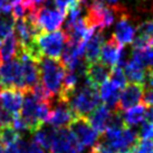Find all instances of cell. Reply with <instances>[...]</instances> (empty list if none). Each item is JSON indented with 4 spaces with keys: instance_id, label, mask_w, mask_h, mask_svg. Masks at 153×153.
I'll use <instances>...</instances> for the list:
<instances>
[{
    "instance_id": "obj_1",
    "label": "cell",
    "mask_w": 153,
    "mask_h": 153,
    "mask_svg": "<svg viewBox=\"0 0 153 153\" xmlns=\"http://www.w3.org/2000/svg\"><path fill=\"white\" fill-rule=\"evenodd\" d=\"M39 77L46 89L54 96L58 97L63 88V83L66 75V67L60 59H53L43 57L38 62Z\"/></svg>"
},
{
    "instance_id": "obj_2",
    "label": "cell",
    "mask_w": 153,
    "mask_h": 153,
    "mask_svg": "<svg viewBox=\"0 0 153 153\" xmlns=\"http://www.w3.org/2000/svg\"><path fill=\"white\" fill-rule=\"evenodd\" d=\"M101 97L98 87L84 81L79 88H76L68 100V104L78 117H87L100 105Z\"/></svg>"
},
{
    "instance_id": "obj_3",
    "label": "cell",
    "mask_w": 153,
    "mask_h": 153,
    "mask_svg": "<svg viewBox=\"0 0 153 153\" xmlns=\"http://www.w3.org/2000/svg\"><path fill=\"white\" fill-rule=\"evenodd\" d=\"M27 16L34 18L43 33H53L63 26L66 13L57 8L53 0H47L45 4L42 6L36 13H29Z\"/></svg>"
},
{
    "instance_id": "obj_4",
    "label": "cell",
    "mask_w": 153,
    "mask_h": 153,
    "mask_svg": "<svg viewBox=\"0 0 153 153\" xmlns=\"http://www.w3.org/2000/svg\"><path fill=\"white\" fill-rule=\"evenodd\" d=\"M67 43V37L63 30L39 35L36 39L42 55L53 59H59Z\"/></svg>"
},
{
    "instance_id": "obj_5",
    "label": "cell",
    "mask_w": 153,
    "mask_h": 153,
    "mask_svg": "<svg viewBox=\"0 0 153 153\" xmlns=\"http://www.w3.org/2000/svg\"><path fill=\"white\" fill-rule=\"evenodd\" d=\"M19 89L25 92L22 63L18 58L0 63V91Z\"/></svg>"
},
{
    "instance_id": "obj_6",
    "label": "cell",
    "mask_w": 153,
    "mask_h": 153,
    "mask_svg": "<svg viewBox=\"0 0 153 153\" xmlns=\"http://www.w3.org/2000/svg\"><path fill=\"white\" fill-rule=\"evenodd\" d=\"M84 146L78 142L69 128H57L49 153H82Z\"/></svg>"
},
{
    "instance_id": "obj_7",
    "label": "cell",
    "mask_w": 153,
    "mask_h": 153,
    "mask_svg": "<svg viewBox=\"0 0 153 153\" xmlns=\"http://www.w3.org/2000/svg\"><path fill=\"white\" fill-rule=\"evenodd\" d=\"M51 106V114L47 120L48 125H51L55 128H69V125L78 117L75 112L72 110V107L69 106L68 102L55 100V102L53 103Z\"/></svg>"
},
{
    "instance_id": "obj_8",
    "label": "cell",
    "mask_w": 153,
    "mask_h": 153,
    "mask_svg": "<svg viewBox=\"0 0 153 153\" xmlns=\"http://www.w3.org/2000/svg\"><path fill=\"white\" fill-rule=\"evenodd\" d=\"M69 128L84 148H93L102 136L89 124L86 117H77L69 125Z\"/></svg>"
},
{
    "instance_id": "obj_9",
    "label": "cell",
    "mask_w": 153,
    "mask_h": 153,
    "mask_svg": "<svg viewBox=\"0 0 153 153\" xmlns=\"http://www.w3.org/2000/svg\"><path fill=\"white\" fill-rule=\"evenodd\" d=\"M100 60L107 66H110L111 68L115 67V66L123 67L124 64L126 63L124 46H122L113 36L110 37V39L103 45Z\"/></svg>"
},
{
    "instance_id": "obj_10",
    "label": "cell",
    "mask_w": 153,
    "mask_h": 153,
    "mask_svg": "<svg viewBox=\"0 0 153 153\" xmlns=\"http://www.w3.org/2000/svg\"><path fill=\"white\" fill-rule=\"evenodd\" d=\"M143 95H144L143 84H136V83L128 84L123 88V91H121L117 111L122 112L139 105L143 101Z\"/></svg>"
},
{
    "instance_id": "obj_11",
    "label": "cell",
    "mask_w": 153,
    "mask_h": 153,
    "mask_svg": "<svg viewBox=\"0 0 153 153\" xmlns=\"http://www.w3.org/2000/svg\"><path fill=\"white\" fill-rule=\"evenodd\" d=\"M136 31H137V28L135 27L134 22H132L131 17L124 10L119 16V20L115 26L113 37L122 46H124V45H128V44L133 43V40L136 36Z\"/></svg>"
},
{
    "instance_id": "obj_12",
    "label": "cell",
    "mask_w": 153,
    "mask_h": 153,
    "mask_svg": "<svg viewBox=\"0 0 153 153\" xmlns=\"http://www.w3.org/2000/svg\"><path fill=\"white\" fill-rule=\"evenodd\" d=\"M24 92L19 89H1L0 91V106L10 115L20 113L24 103Z\"/></svg>"
},
{
    "instance_id": "obj_13",
    "label": "cell",
    "mask_w": 153,
    "mask_h": 153,
    "mask_svg": "<svg viewBox=\"0 0 153 153\" xmlns=\"http://www.w3.org/2000/svg\"><path fill=\"white\" fill-rule=\"evenodd\" d=\"M114 112L115 110H112L105 104H103V105H98L86 119L89 124L102 135L110 126Z\"/></svg>"
},
{
    "instance_id": "obj_14",
    "label": "cell",
    "mask_w": 153,
    "mask_h": 153,
    "mask_svg": "<svg viewBox=\"0 0 153 153\" xmlns=\"http://www.w3.org/2000/svg\"><path fill=\"white\" fill-rule=\"evenodd\" d=\"M111 71L112 68L102 63L101 60L94 62V63H87L84 81L88 82L96 87H100L103 83L110 79Z\"/></svg>"
},
{
    "instance_id": "obj_15",
    "label": "cell",
    "mask_w": 153,
    "mask_h": 153,
    "mask_svg": "<svg viewBox=\"0 0 153 153\" xmlns=\"http://www.w3.org/2000/svg\"><path fill=\"white\" fill-rule=\"evenodd\" d=\"M104 45V34L103 30L95 29L92 36L85 44L84 57L87 63H94L100 59L101 51Z\"/></svg>"
},
{
    "instance_id": "obj_16",
    "label": "cell",
    "mask_w": 153,
    "mask_h": 153,
    "mask_svg": "<svg viewBox=\"0 0 153 153\" xmlns=\"http://www.w3.org/2000/svg\"><path fill=\"white\" fill-rule=\"evenodd\" d=\"M121 89L122 88H120L117 85H115L112 81L107 79L100 87L101 101H103V103L112 110H117Z\"/></svg>"
},
{
    "instance_id": "obj_17",
    "label": "cell",
    "mask_w": 153,
    "mask_h": 153,
    "mask_svg": "<svg viewBox=\"0 0 153 153\" xmlns=\"http://www.w3.org/2000/svg\"><path fill=\"white\" fill-rule=\"evenodd\" d=\"M148 106L145 104H139L136 106L124 111V114L122 115L124 124L126 126H137L141 125L148 119Z\"/></svg>"
},
{
    "instance_id": "obj_18",
    "label": "cell",
    "mask_w": 153,
    "mask_h": 153,
    "mask_svg": "<svg viewBox=\"0 0 153 153\" xmlns=\"http://www.w3.org/2000/svg\"><path fill=\"white\" fill-rule=\"evenodd\" d=\"M20 46L18 43L16 35L11 34L4 38V42L0 44V63L9 62L17 58Z\"/></svg>"
},
{
    "instance_id": "obj_19",
    "label": "cell",
    "mask_w": 153,
    "mask_h": 153,
    "mask_svg": "<svg viewBox=\"0 0 153 153\" xmlns=\"http://www.w3.org/2000/svg\"><path fill=\"white\" fill-rule=\"evenodd\" d=\"M56 131L57 128H53L51 125H43L33 134V141L40 145L45 151L49 152L55 139Z\"/></svg>"
},
{
    "instance_id": "obj_20",
    "label": "cell",
    "mask_w": 153,
    "mask_h": 153,
    "mask_svg": "<svg viewBox=\"0 0 153 153\" xmlns=\"http://www.w3.org/2000/svg\"><path fill=\"white\" fill-rule=\"evenodd\" d=\"M124 73L126 75V78L132 83L136 84H143L146 76V69L141 67L140 65L135 64L131 59L126 60V63L123 66Z\"/></svg>"
},
{
    "instance_id": "obj_21",
    "label": "cell",
    "mask_w": 153,
    "mask_h": 153,
    "mask_svg": "<svg viewBox=\"0 0 153 153\" xmlns=\"http://www.w3.org/2000/svg\"><path fill=\"white\" fill-rule=\"evenodd\" d=\"M22 134H20L11 124L4 125L0 128V142L4 146H8V145L16 143L22 137Z\"/></svg>"
},
{
    "instance_id": "obj_22",
    "label": "cell",
    "mask_w": 153,
    "mask_h": 153,
    "mask_svg": "<svg viewBox=\"0 0 153 153\" xmlns=\"http://www.w3.org/2000/svg\"><path fill=\"white\" fill-rule=\"evenodd\" d=\"M15 17L11 13H0V38H6L15 29Z\"/></svg>"
},
{
    "instance_id": "obj_23",
    "label": "cell",
    "mask_w": 153,
    "mask_h": 153,
    "mask_svg": "<svg viewBox=\"0 0 153 153\" xmlns=\"http://www.w3.org/2000/svg\"><path fill=\"white\" fill-rule=\"evenodd\" d=\"M110 81H112L115 85H117L120 88H124L128 83V78L124 73V69L122 66H115L111 71Z\"/></svg>"
},
{
    "instance_id": "obj_24",
    "label": "cell",
    "mask_w": 153,
    "mask_h": 153,
    "mask_svg": "<svg viewBox=\"0 0 153 153\" xmlns=\"http://www.w3.org/2000/svg\"><path fill=\"white\" fill-rule=\"evenodd\" d=\"M126 153H153L152 140H140L137 144Z\"/></svg>"
},
{
    "instance_id": "obj_25",
    "label": "cell",
    "mask_w": 153,
    "mask_h": 153,
    "mask_svg": "<svg viewBox=\"0 0 153 153\" xmlns=\"http://www.w3.org/2000/svg\"><path fill=\"white\" fill-rule=\"evenodd\" d=\"M137 133L140 140H153V123H151L148 120L144 121L141 124Z\"/></svg>"
},
{
    "instance_id": "obj_26",
    "label": "cell",
    "mask_w": 153,
    "mask_h": 153,
    "mask_svg": "<svg viewBox=\"0 0 153 153\" xmlns=\"http://www.w3.org/2000/svg\"><path fill=\"white\" fill-rule=\"evenodd\" d=\"M55 6L62 11L67 13L69 10L74 7H76L78 4H81L79 0H53Z\"/></svg>"
},
{
    "instance_id": "obj_27",
    "label": "cell",
    "mask_w": 153,
    "mask_h": 153,
    "mask_svg": "<svg viewBox=\"0 0 153 153\" xmlns=\"http://www.w3.org/2000/svg\"><path fill=\"white\" fill-rule=\"evenodd\" d=\"M143 56L146 71H153V46L143 49Z\"/></svg>"
},
{
    "instance_id": "obj_28",
    "label": "cell",
    "mask_w": 153,
    "mask_h": 153,
    "mask_svg": "<svg viewBox=\"0 0 153 153\" xmlns=\"http://www.w3.org/2000/svg\"><path fill=\"white\" fill-rule=\"evenodd\" d=\"M143 104H145L148 107H153V86L144 88Z\"/></svg>"
},
{
    "instance_id": "obj_29",
    "label": "cell",
    "mask_w": 153,
    "mask_h": 153,
    "mask_svg": "<svg viewBox=\"0 0 153 153\" xmlns=\"http://www.w3.org/2000/svg\"><path fill=\"white\" fill-rule=\"evenodd\" d=\"M16 0H0V13H10Z\"/></svg>"
},
{
    "instance_id": "obj_30",
    "label": "cell",
    "mask_w": 153,
    "mask_h": 153,
    "mask_svg": "<svg viewBox=\"0 0 153 153\" xmlns=\"http://www.w3.org/2000/svg\"><path fill=\"white\" fill-rule=\"evenodd\" d=\"M25 153H46V151L40 146L39 144H37L36 142L31 141L27 145V149H26Z\"/></svg>"
},
{
    "instance_id": "obj_31",
    "label": "cell",
    "mask_w": 153,
    "mask_h": 153,
    "mask_svg": "<svg viewBox=\"0 0 153 153\" xmlns=\"http://www.w3.org/2000/svg\"><path fill=\"white\" fill-rule=\"evenodd\" d=\"M148 121H150L151 123H153V107H151L150 110H148Z\"/></svg>"
},
{
    "instance_id": "obj_32",
    "label": "cell",
    "mask_w": 153,
    "mask_h": 153,
    "mask_svg": "<svg viewBox=\"0 0 153 153\" xmlns=\"http://www.w3.org/2000/svg\"><path fill=\"white\" fill-rule=\"evenodd\" d=\"M107 4H112V6H116V4L119 2V0H105Z\"/></svg>"
},
{
    "instance_id": "obj_33",
    "label": "cell",
    "mask_w": 153,
    "mask_h": 153,
    "mask_svg": "<svg viewBox=\"0 0 153 153\" xmlns=\"http://www.w3.org/2000/svg\"><path fill=\"white\" fill-rule=\"evenodd\" d=\"M0 44H1V38H0Z\"/></svg>"
},
{
    "instance_id": "obj_34",
    "label": "cell",
    "mask_w": 153,
    "mask_h": 153,
    "mask_svg": "<svg viewBox=\"0 0 153 153\" xmlns=\"http://www.w3.org/2000/svg\"><path fill=\"white\" fill-rule=\"evenodd\" d=\"M152 46H153V39H152Z\"/></svg>"
}]
</instances>
